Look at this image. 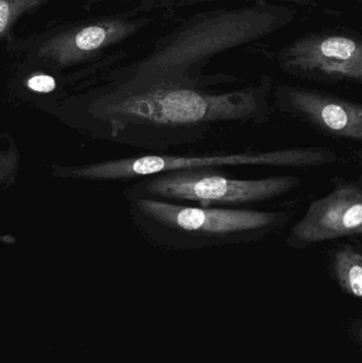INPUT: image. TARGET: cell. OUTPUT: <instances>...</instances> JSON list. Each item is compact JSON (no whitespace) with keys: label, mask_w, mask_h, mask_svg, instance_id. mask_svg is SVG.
Returning <instances> with one entry per match:
<instances>
[{"label":"cell","mask_w":362,"mask_h":363,"mask_svg":"<svg viewBox=\"0 0 362 363\" xmlns=\"http://www.w3.org/2000/svg\"><path fill=\"white\" fill-rule=\"evenodd\" d=\"M339 155L329 147H289L273 150L214 151L205 153H149L68 170L67 176L91 180L144 179L155 174L202 168L266 166L318 168L333 165Z\"/></svg>","instance_id":"277c9868"},{"label":"cell","mask_w":362,"mask_h":363,"mask_svg":"<svg viewBox=\"0 0 362 363\" xmlns=\"http://www.w3.org/2000/svg\"><path fill=\"white\" fill-rule=\"evenodd\" d=\"M271 77L233 91L184 83L125 78L95 104L113 138L128 135L153 153L205 140L227 125H261L271 119Z\"/></svg>","instance_id":"6da1fadb"},{"label":"cell","mask_w":362,"mask_h":363,"mask_svg":"<svg viewBox=\"0 0 362 363\" xmlns=\"http://www.w3.org/2000/svg\"><path fill=\"white\" fill-rule=\"evenodd\" d=\"M150 16L104 19L55 34L38 48L40 59L65 67L80 63L108 47L123 42L150 25Z\"/></svg>","instance_id":"9c48e42d"},{"label":"cell","mask_w":362,"mask_h":363,"mask_svg":"<svg viewBox=\"0 0 362 363\" xmlns=\"http://www.w3.org/2000/svg\"><path fill=\"white\" fill-rule=\"evenodd\" d=\"M134 215L149 240L171 251L261 242L282 232L293 208L257 211L242 207H203L150 198H133Z\"/></svg>","instance_id":"3957f363"},{"label":"cell","mask_w":362,"mask_h":363,"mask_svg":"<svg viewBox=\"0 0 362 363\" xmlns=\"http://www.w3.org/2000/svg\"><path fill=\"white\" fill-rule=\"evenodd\" d=\"M18 157L14 152H0V184L9 180L16 172Z\"/></svg>","instance_id":"5bb4252c"},{"label":"cell","mask_w":362,"mask_h":363,"mask_svg":"<svg viewBox=\"0 0 362 363\" xmlns=\"http://www.w3.org/2000/svg\"><path fill=\"white\" fill-rule=\"evenodd\" d=\"M26 84H27L28 89H31V91H36V93L47 94L55 91L57 83H55V79L48 76V74H34L28 78Z\"/></svg>","instance_id":"4fadbf2b"},{"label":"cell","mask_w":362,"mask_h":363,"mask_svg":"<svg viewBox=\"0 0 362 363\" xmlns=\"http://www.w3.org/2000/svg\"><path fill=\"white\" fill-rule=\"evenodd\" d=\"M301 182L295 176L242 180L231 178L218 168H202L142 179L134 189V198L203 207L246 206L290 194Z\"/></svg>","instance_id":"5b68a950"},{"label":"cell","mask_w":362,"mask_h":363,"mask_svg":"<svg viewBox=\"0 0 362 363\" xmlns=\"http://www.w3.org/2000/svg\"><path fill=\"white\" fill-rule=\"evenodd\" d=\"M295 6L247 4L191 15L161 36L152 50L128 68L125 78L215 87L237 82L230 74H206L217 55L252 44L288 27L297 18Z\"/></svg>","instance_id":"7a4b0ae2"},{"label":"cell","mask_w":362,"mask_h":363,"mask_svg":"<svg viewBox=\"0 0 362 363\" xmlns=\"http://www.w3.org/2000/svg\"><path fill=\"white\" fill-rule=\"evenodd\" d=\"M332 191L315 199L303 217L288 232L287 247H308L362 234V183L361 180L334 177Z\"/></svg>","instance_id":"52a82bcc"},{"label":"cell","mask_w":362,"mask_h":363,"mask_svg":"<svg viewBox=\"0 0 362 363\" xmlns=\"http://www.w3.org/2000/svg\"><path fill=\"white\" fill-rule=\"evenodd\" d=\"M329 270L344 294L354 298L362 296V253L352 243H339L331 252Z\"/></svg>","instance_id":"30bf717a"},{"label":"cell","mask_w":362,"mask_h":363,"mask_svg":"<svg viewBox=\"0 0 362 363\" xmlns=\"http://www.w3.org/2000/svg\"><path fill=\"white\" fill-rule=\"evenodd\" d=\"M272 106L322 135L339 140H362V106L329 91L299 85L273 87Z\"/></svg>","instance_id":"ba28073f"},{"label":"cell","mask_w":362,"mask_h":363,"mask_svg":"<svg viewBox=\"0 0 362 363\" xmlns=\"http://www.w3.org/2000/svg\"><path fill=\"white\" fill-rule=\"evenodd\" d=\"M45 0H0V40L25 13L38 8Z\"/></svg>","instance_id":"7c38bea8"},{"label":"cell","mask_w":362,"mask_h":363,"mask_svg":"<svg viewBox=\"0 0 362 363\" xmlns=\"http://www.w3.org/2000/svg\"><path fill=\"white\" fill-rule=\"evenodd\" d=\"M222 1H244L248 4H287V6H295H295L315 8V6H318L317 0H144V8L147 11L152 10V9L171 10V9L187 8V6Z\"/></svg>","instance_id":"8fae6325"},{"label":"cell","mask_w":362,"mask_h":363,"mask_svg":"<svg viewBox=\"0 0 362 363\" xmlns=\"http://www.w3.org/2000/svg\"><path fill=\"white\" fill-rule=\"evenodd\" d=\"M293 78L327 85L361 84L362 40L350 30H324L295 38L270 55Z\"/></svg>","instance_id":"8992f818"}]
</instances>
